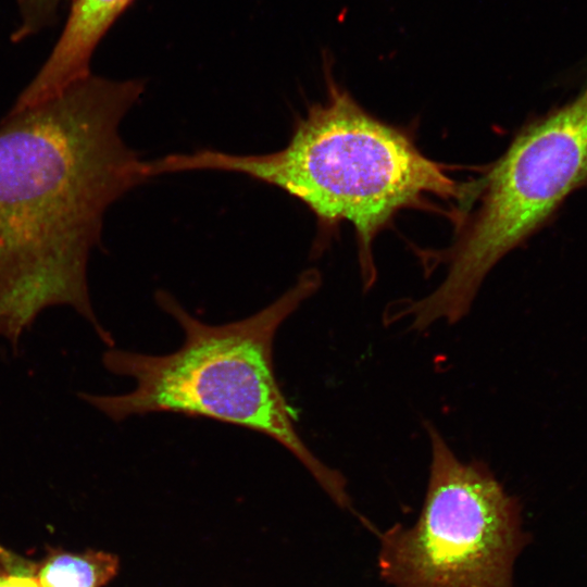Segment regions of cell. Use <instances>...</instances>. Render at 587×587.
Returning a JSON list of instances; mask_svg holds the SVG:
<instances>
[{
  "mask_svg": "<svg viewBox=\"0 0 587 587\" xmlns=\"http://www.w3.org/2000/svg\"><path fill=\"white\" fill-rule=\"evenodd\" d=\"M429 476L414 524L377 532V567L391 587H514L517 557L530 542L522 504L483 461H462L424 422Z\"/></svg>",
  "mask_w": 587,
  "mask_h": 587,
  "instance_id": "cell-4",
  "label": "cell"
},
{
  "mask_svg": "<svg viewBox=\"0 0 587 587\" xmlns=\"http://www.w3.org/2000/svg\"><path fill=\"white\" fill-rule=\"evenodd\" d=\"M22 23L12 36L20 41L53 21L59 4L73 0H17Z\"/></svg>",
  "mask_w": 587,
  "mask_h": 587,
  "instance_id": "cell-8",
  "label": "cell"
},
{
  "mask_svg": "<svg viewBox=\"0 0 587 587\" xmlns=\"http://www.w3.org/2000/svg\"><path fill=\"white\" fill-rule=\"evenodd\" d=\"M153 170L157 175L205 170L243 174L297 198L322 226L350 222L365 291L377 276L373 240L392 215L426 195L458 198L462 192L408 136L366 113L332 80L325 102L297 121L283 149L168 154L155 160Z\"/></svg>",
  "mask_w": 587,
  "mask_h": 587,
  "instance_id": "cell-3",
  "label": "cell"
},
{
  "mask_svg": "<svg viewBox=\"0 0 587 587\" xmlns=\"http://www.w3.org/2000/svg\"><path fill=\"white\" fill-rule=\"evenodd\" d=\"M586 184L587 87L525 128L491 168L477 213L446 257L444 280L409 303L414 324L426 329L465 317L491 268Z\"/></svg>",
  "mask_w": 587,
  "mask_h": 587,
  "instance_id": "cell-5",
  "label": "cell"
},
{
  "mask_svg": "<svg viewBox=\"0 0 587 587\" xmlns=\"http://www.w3.org/2000/svg\"><path fill=\"white\" fill-rule=\"evenodd\" d=\"M143 90L138 79L90 74L0 121V337L13 349L52 305L73 308L111 341L91 303L88 260L108 208L148 179L120 135Z\"/></svg>",
  "mask_w": 587,
  "mask_h": 587,
  "instance_id": "cell-1",
  "label": "cell"
},
{
  "mask_svg": "<svg viewBox=\"0 0 587 587\" xmlns=\"http://www.w3.org/2000/svg\"><path fill=\"white\" fill-rule=\"evenodd\" d=\"M3 571L0 572V587H40L35 572L24 561L10 559L7 551L0 550Z\"/></svg>",
  "mask_w": 587,
  "mask_h": 587,
  "instance_id": "cell-9",
  "label": "cell"
},
{
  "mask_svg": "<svg viewBox=\"0 0 587 587\" xmlns=\"http://www.w3.org/2000/svg\"><path fill=\"white\" fill-rule=\"evenodd\" d=\"M118 571L116 555L103 551L51 552L35 572L40 587H102Z\"/></svg>",
  "mask_w": 587,
  "mask_h": 587,
  "instance_id": "cell-7",
  "label": "cell"
},
{
  "mask_svg": "<svg viewBox=\"0 0 587 587\" xmlns=\"http://www.w3.org/2000/svg\"><path fill=\"white\" fill-rule=\"evenodd\" d=\"M133 0H73L64 29L50 55L22 90L10 111L36 107L90 75L99 41Z\"/></svg>",
  "mask_w": 587,
  "mask_h": 587,
  "instance_id": "cell-6",
  "label": "cell"
},
{
  "mask_svg": "<svg viewBox=\"0 0 587 587\" xmlns=\"http://www.w3.org/2000/svg\"><path fill=\"white\" fill-rule=\"evenodd\" d=\"M320 286V272L307 270L272 303L225 324H208L170 292L157 291V304L184 333L182 346L162 355L111 347L102 355L103 366L133 378L134 388L121 395L80 392L79 398L114 422L165 412L263 434L287 449L339 508L357 515L345 476L323 463L299 435L273 365L277 330Z\"/></svg>",
  "mask_w": 587,
  "mask_h": 587,
  "instance_id": "cell-2",
  "label": "cell"
}]
</instances>
